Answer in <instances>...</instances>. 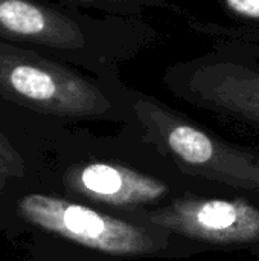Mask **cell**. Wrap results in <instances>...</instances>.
<instances>
[{"instance_id":"cell-1","label":"cell","mask_w":259,"mask_h":261,"mask_svg":"<svg viewBox=\"0 0 259 261\" xmlns=\"http://www.w3.org/2000/svg\"><path fill=\"white\" fill-rule=\"evenodd\" d=\"M61 184L79 203L134 222L185 196H232L183 173L133 125H122L101 148L70 162Z\"/></svg>"},{"instance_id":"cell-4","label":"cell","mask_w":259,"mask_h":261,"mask_svg":"<svg viewBox=\"0 0 259 261\" xmlns=\"http://www.w3.org/2000/svg\"><path fill=\"white\" fill-rule=\"evenodd\" d=\"M27 223L108 260H186L212 251L151 223L124 219L75 200L27 194L18 200Z\"/></svg>"},{"instance_id":"cell-11","label":"cell","mask_w":259,"mask_h":261,"mask_svg":"<svg viewBox=\"0 0 259 261\" xmlns=\"http://www.w3.org/2000/svg\"><path fill=\"white\" fill-rule=\"evenodd\" d=\"M250 251H252V255H253V261H259V246L250 249Z\"/></svg>"},{"instance_id":"cell-5","label":"cell","mask_w":259,"mask_h":261,"mask_svg":"<svg viewBox=\"0 0 259 261\" xmlns=\"http://www.w3.org/2000/svg\"><path fill=\"white\" fill-rule=\"evenodd\" d=\"M163 84L179 101L259 135V47L221 43L171 64Z\"/></svg>"},{"instance_id":"cell-10","label":"cell","mask_w":259,"mask_h":261,"mask_svg":"<svg viewBox=\"0 0 259 261\" xmlns=\"http://www.w3.org/2000/svg\"><path fill=\"white\" fill-rule=\"evenodd\" d=\"M11 174H9V170H8V167L5 165V162L0 159V190L2 188H5V184H6V180H8V177H9Z\"/></svg>"},{"instance_id":"cell-7","label":"cell","mask_w":259,"mask_h":261,"mask_svg":"<svg viewBox=\"0 0 259 261\" xmlns=\"http://www.w3.org/2000/svg\"><path fill=\"white\" fill-rule=\"evenodd\" d=\"M66 3L95 8L118 17H139L148 9H169L180 11L168 0H60Z\"/></svg>"},{"instance_id":"cell-8","label":"cell","mask_w":259,"mask_h":261,"mask_svg":"<svg viewBox=\"0 0 259 261\" xmlns=\"http://www.w3.org/2000/svg\"><path fill=\"white\" fill-rule=\"evenodd\" d=\"M0 159L9 170L12 177H21L24 173V161L20 153L12 147L9 139L0 132Z\"/></svg>"},{"instance_id":"cell-3","label":"cell","mask_w":259,"mask_h":261,"mask_svg":"<svg viewBox=\"0 0 259 261\" xmlns=\"http://www.w3.org/2000/svg\"><path fill=\"white\" fill-rule=\"evenodd\" d=\"M0 95L31 110L60 118L131 125L127 84L119 75L87 76L78 70L0 41Z\"/></svg>"},{"instance_id":"cell-6","label":"cell","mask_w":259,"mask_h":261,"mask_svg":"<svg viewBox=\"0 0 259 261\" xmlns=\"http://www.w3.org/2000/svg\"><path fill=\"white\" fill-rule=\"evenodd\" d=\"M139 222L209 249L259 246V203L244 196H185L142 214Z\"/></svg>"},{"instance_id":"cell-2","label":"cell","mask_w":259,"mask_h":261,"mask_svg":"<svg viewBox=\"0 0 259 261\" xmlns=\"http://www.w3.org/2000/svg\"><path fill=\"white\" fill-rule=\"evenodd\" d=\"M131 125L183 173L259 203V153L209 132L153 95L127 86Z\"/></svg>"},{"instance_id":"cell-9","label":"cell","mask_w":259,"mask_h":261,"mask_svg":"<svg viewBox=\"0 0 259 261\" xmlns=\"http://www.w3.org/2000/svg\"><path fill=\"white\" fill-rule=\"evenodd\" d=\"M226 8L243 20L259 23V0H221Z\"/></svg>"}]
</instances>
